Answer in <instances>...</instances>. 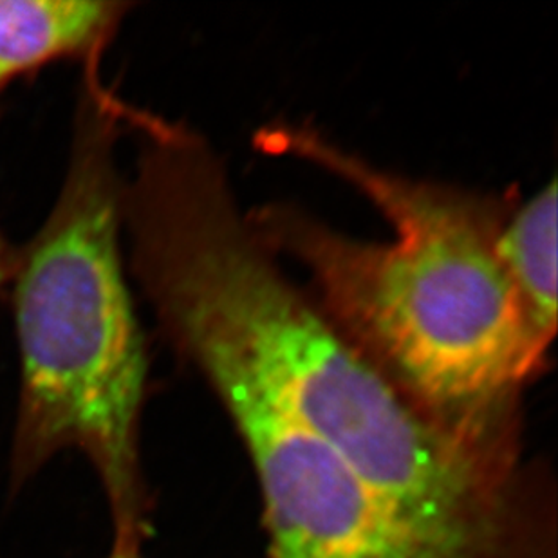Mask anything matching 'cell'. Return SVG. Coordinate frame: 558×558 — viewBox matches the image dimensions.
<instances>
[{"label": "cell", "instance_id": "obj_5", "mask_svg": "<svg viewBox=\"0 0 558 558\" xmlns=\"http://www.w3.org/2000/svg\"><path fill=\"white\" fill-rule=\"evenodd\" d=\"M129 0H0V90L57 62H104Z\"/></svg>", "mask_w": 558, "mask_h": 558}, {"label": "cell", "instance_id": "obj_8", "mask_svg": "<svg viewBox=\"0 0 558 558\" xmlns=\"http://www.w3.org/2000/svg\"><path fill=\"white\" fill-rule=\"evenodd\" d=\"M106 558H143L142 555H125V554H114V551H109Z\"/></svg>", "mask_w": 558, "mask_h": 558}, {"label": "cell", "instance_id": "obj_7", "mask_svg": "<svg viewBox=\"0 0 558 558\" xmlns=\"http://www.w3.org/2000/svg\"><path fill=\"white\" fill-rule=\"evenodd\" d=\"M15 258V246H11L0 233V290H4L10 282L11 268Z\"/></svg>", "mask_w": 558, "mask_h": 558}, {"label": "cell", "instance_id": "obj_4", "mask_svg": "<svg viewBox=\"0 0 558 558\" xmlns=\"http://www.w3.org/2000/svg\"><path fill=\"white\" fill-rule=\"evenodd\" d=\"M199 374L257 472L268 558H448L246 376L222 365Z\"/></svg>", "mask_w": 558, "mask_h": 558}, {"label": "cell", "instance_id": "obj_6", "mask_svg": "<svg viewBox=\"0 0 558 558\" xmlns=\"http://www.w3.org/2000/svg\"><path fill=\"white\" fill-rule=\"evenodd\" d=\"M497 252L517 293L538 329L554 340L557 332V183L522 201L506 214Z\"/></svg>", "mask_w": 558, "mask_h": 558}, {"label": "cell", "instance_id": "obj_2", "mask_svg": "<svg viewBox=\"0 0 558 558\" xmlns=\"http://www.w3.org/2000/svg\"><path fill=\"white\" fill-rule=\"evenodd\" d=\"M101 63L82 68L59 197L15 248L5 286L21 359L10 486L78 450L106 494L111 551L140 555L153 506L142 461L148 356L123 260L126 100Z\"/></svg>", "mask_w": 558, "mask_h": 558}, {"label": "cell", "instance_id": "obj_3", "mask_svg": "<svg viewBox=\"0 0 558 558\" xmlns=\"http://www.w3.org/2000/svg\"><path fill=\"white\" fill-rule=\"evenodd\" d=\"M241 365L437 551L519 557V490L506 442L423 414L313 302L290 296L266 307L244 335Z\"/></svg>", "mask_w": 558, "mask_h": 558}, {"label": "cell", "instance_id": "obj_1", "mask_svg": "<svg viewBox=\"0 0 558 558\" xmlns=\"http://www.w3.org/2000/svg\"><path fill=\"white\" fill-rule=\"evenodd\" d=\"M255 143L337 175L392 228V241L376 243L293 203L248 211L263 243L310 275L311 299L332 326L423 414L477 439H508L519 396L554 342L497 252L517 195L398 174L306 123L269 125Z\"/></svg>", "mask_w": 558, "mask_h": 558}]
</instances>
